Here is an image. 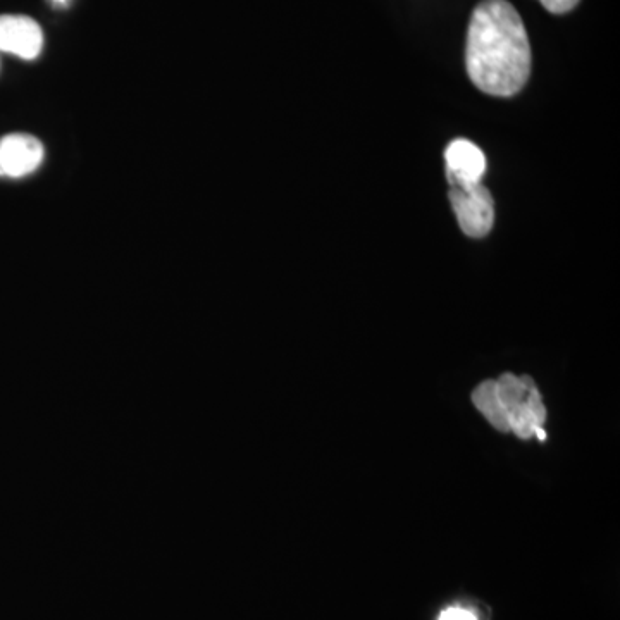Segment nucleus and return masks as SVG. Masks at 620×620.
Masks as SVG:
<instances>
[{
	"label": "nucleus",
	"mask_w": 620,
	"mask_h": 620,
	"mask_svg": "<svg viewBox=\"0 0 620 620\" xmlns=\"http://www.w3.org/2000/svg\"><path fill=\"white\" fill-rule=\"evenodd\" d=\"M526 26L507 0H483L472 13L465 66L472 83L488 95L512 97L531 75Z\"/></svg>",
	"instance_id": "nucleus-1"
},
{
	"label": "nucleus",
	"mask_w": 620,
	"mask_h": 620,
	"mask_svg": "<svg viewBox=\"0 0 620 620\" xmlns=\"http://www.w3.org/2000/svg\"><path fill=\"white\" fill-rule=\"evenodd\" d=\"M450 202L460 230L471 238H483L495 223V202L483 185L450 186Z\"/></svg>",
	"instance_id": "nucleus-2"
},
{
	"label": "nucleus",
	"mask_w": 620,
	"mask_h": 620,
	"mask_svg": "<svg viewBox=\"0 0 620 620\" xmlns=\"http://www.w3.org/2000/svg\"><path fill=\"white\" fill-rule=\"evenodd\" d=\"M44 145L25 133L0 138V173L7 178H23L37 171L44 162Z\"/></svg>",
	"instance_id": "nucleus-3"
},
{
	"label": "nucleus",
	"mask_w": 620,
	"mask_h": 620,
	"mask_svg": "<svg viewBox=\"0 0 620 620\" xmlns=\"http://www.w3.org/2000/svg\"><path fill=\"white\" fill-rule=\"evenodd\" d=\"M44 49V31L35 19L19 14L0 16V50L33 61Z\"/></svg>",
	"instance_id": "nucleus-4"
},
{
	"label": "nucleus",
	"mask_w": 620,
	"mask_h": 620,
	"mask_svg": "<svg viewBox=\"0 0 620 620\" xmlns=\"http://www.w3.org/2000/svg\"><path fill=\"white\" fill-rule=\"evenodd\" d=\"M447 180L450 186L478 185L486 173V157L476 143L459 138L445 150Z\"/></svg>",
	"instance_id": "nucleus-5"
},
{
	"label": "nucleus",
	"mask_w": 620,
	"mask_h": 620,
	"mask_svg": "<svg viewBox=\"0 0 620 620\" xmlns=\"http://www.w3.org/2000/svg\"><path fill=\"white\" fill-rule=\"evenodd\" d=\"M474 405L483 412L484 417L495 426L498 431H510L509 416L503 409L502 402L496 391V381H486L478 386V390L472 395Z\"/></svg>",
	"instance_id": "nucleus-6"
},
{
	"label": "nucleus",
	"mask_w": 620,
	"mask_h": 620,
	"mask_svg": "<svg viewBox=\"0 0 620 620\" xmlns=\"http://www.w3.org/2000/svg\"><path fill=\"white\" fill-rule=\"evenodd\" d=\"M548 13L565 14L579 4V0H540Z\"/></svg>",
	"instance_id": "nucleus-7"
},
{
	"label": "nucleus",
	"mask_w": 620,
	"mask_h": 620,
	"mask_svg": "<svg viewBox=\"0 0 620 620\" xmlns=\"http://www.w3.org/2000/svg\"><path fill=\"white\" fill-rule=\"evenodd\" d=\"M438 620H478L476 615L472 614L471 610H465V608L453 607L443 610Z\"/></svg>",
	"instance_id": "nucleus-8"
},
{
	"label": "nucleus",
	"mask_w": 620,
	"mask_h": 620,
	"mask_svg": "<svg viewBox=\"0 0 620 620\" xmlns=\"http://www.w3.org/2000/svg\"><path fill=\"white\" fill-rule=\"evenodd\" d=\"M57 4H66L68 0H56Z\"/></svg>",
	"instance_id": "nucleus-9"
},
{
	"label": "nucleus",
	"mask_w": 620,
	"mask_h": 620,
	"mask_svg": "<svg viewBox=\"0 0 620 620\" xmlns=\"http://www.w3.org/2000/svg\"><path fill=\"white\" fill-rule=\"evenodd\" d=\"M0 176H2V173H0Z\"/></svg>",
	"instance_id": "nucleus-10"
}]
</instances>
